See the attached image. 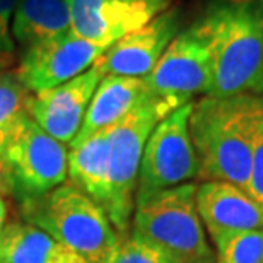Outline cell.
I'll list each match as a JSON object with an SVG mask.
<instances>
[{
  "label": "cell",
  "instance_id": "1",
  "mask_svg": "<svg viewBox=\"0 0 263 263\" xmlns=\"http://www.w3.org/2000/svg\"><path fill=\"white\" fill-rule=\"evenodd\" d=\"M263 117V96H203L193 103L190 135L195 145L202 181H226L246 186L251 152Z\"/></svg>",
  "mask_w": 263,
  "mask_h": 263
},
{
  "label": "cell",
  "instance_id": "2",
  "mask_svg": "<svg viewBox=\"0 0 263 263\" xmlns=\"http://www.w3.org/2000/svg\"><path fill=\"white\" fill-rule=\"evenodd\" d=\"M198 23L212 51L207 96L256 94L263 72V0L214 4Z\"/></svg>",
  "mask_w": 263,
  "mask_h": 263
},
{
  "label": "cell",
  "instance_id": "3",
  "mask_svg": "<svg viewBox=\"0 0 263 263\" xmlns=\"http://www.w3.org/2000/svg\"><path fill=\"white\" fill-rule=\"evenodd\" d=\"M21 212L26 222L43 229L87 263H103L122 238L101 205L73 183L21 203Z\"/></svg>",
  "mask_w": 263,
  "mask_h": 263
},
{
  "label": "cell",
  "instance_id": "4",
  "mask_svg": "<svg viewBox=\"0 0 263 263\" xmlns=\"http://www.w3.org/2000/svg\"><path fill=\"white\" fill-rule=\"evenodd\" d=\"M183 104L181 99L151 94L109 127V202L106 214L117 233L130 234L135 190L145 144L156 125Z\"/></svg>",
  "mask_w": 263,
  "mask_h": 263
},
{
  "label": "cell",
  "instance_id": "5",
  "mask_svg": "<svg viewBox=\"0 0 263 263\" xmlns=\"http://www.w3.org/2000/svg\"><path fill=\"white\" fill-rule=\"evenodd\" d=\"M195 195V183H185L135 205L130 233L156 246L173 263H215Z\"/></svg>",
  "mask_w": 263,
  "mask_h": 263
},
{
  "label": "cell",
  "instance_id": "6",
  "mask_svg": "<svg viewBox=\"0 0 263 263\" xmlns=\"http://www.w3.org/2000/svg\"><path fill=\"white\" fill-rule=\"evenodd\" d=\"M0 164L7 192L24 203L64 185L68 149L24 113L0 147Z\"/></svg>",
  "mask_w": 263,
  "mask_h": 263
},
{
  "label": "cell",
  "instance_id": "7",
  "mask_svg": "<svg viewBox=\"0 0 263 263\" xmlns=\"http://www.w3.org/2000/svg\"><path fill=\"white\" fill-rule=\"evenodd\" d=\"M192 106L193 101L183 104L152 130L140 161L135 205L198 178L200 164L190 135Z\"/></svg>",
  "mask_w": 263,
  "mask_h": 263
},
{
  "label": "cell",
  "instance_id": "8",
  "mask_svg": "<svg viewBox=\"0 0 263 263\" xmlns=\"http://www.w3.org/2000/svg\"><path fill=\"white\" fill-rule=\"evenodd\" d=\"M144 81L156 96L185 103L195 94L207 96L212 87V51L198 21L176 34Z\"/></svg>",
  "mask_w": 263,
  "mask_h": 263
},
{
  "label": "cell",
  "instance_id": "9",
  "mask_svg": "<svg viewBox=\"0 0 263 263\" xmlns=\"http://www.w3.org/2000/svg\"><path fill=\"white\" fill-rule=\"evenodd\" d=\"M108 48L77 36L70 29L26 46L17 77L31 94L46 91L89 70Z\"/></svg>",
  "mask_w": 263,
  "mask_h": 263
},
{
  "label": "cell",
  "instance_id": "10",
  "mask_svg": "<svg viewBox=\"0 0 263 263\" xmlns=\"http://www.w3.org/2000/svg\"><path fill=\"white\" fill-rule=\"evenodd\" d=\"M103 77L104 72L94 64L62 86L29 94L26 111L46 134L70 145L82 127L89 103Z\"/></svg>",
  "mask_w": 263,
  "mask_h": 263
},
{
  "label": "cell",
  "instance_id": "11",
  "mask_svg": "<svg viewBox=\"0 0 263 263\" xmlns=\"http://www.w3.org/2000/svg\"><path fill=\"white\" fill-rule=\"evenodd\" d=\"M173 0H68L70 29L98 45L115 41L142 28L171 7Z\"/></svg>",
  "mask_w": 263,
  "mask_h": 263
},
{
  "label": "cell",
  "instance_id": "12",
  "mask_svg": "<svg viewBox=\"0 0 263 263\" xmlns=\"http://www.w3.org/2000/svg\"><path fill=\"white\" fill-rule=\"evenodd\" d=\"M181 28V10L167 9L151 23L132 31L104 51L96 65L104 76L145 77Z\"/></svg>",
  "mask_w": 263,
  "mask_h": 263
},
{
  "label": "cell",
  "instance_id": "13",
  "mask_svg": "<svg viewBox=\"0 0 263 263\" xmlns=\"http://www.w3.org/2000/svg\"><path fill=\"white\" fill-rule=\"evenodd\" d=\"M197 210L214 246L243 231L263 228V210L243 188L226 181L197 185Z\"/></svg>",
  "mask_w": 263,
  "mask_h": 263
},
{
  "label": "cell",
  "instance_id": "14",
  "mask_svg": "<svg viewBox=\"0 0 263 263\" xmlns=\"http://www.w3.org/2000/svg\"><path fill=\"white\" fill-rule=\"evenodd\" d=\"M151 94L144 77L104 76L89 103L86 118L73 142H81L94 132L111 127Z\"/></svg>",
  "mask_w": 263,
  "mask_h": 263
},
{
  "label": "cell",
  "instance_id": "15",
  "mask_svg": "<svg viewBox=\"0 0 263 263\" xmlns=\"http://www.w3.org/2000/svg\"><path fill=\"white\" fill-rule=\"evenodd\" d=\"M68 176L106 212L109 202V127L70 144Z\"/></svg>",
  "mask_w": 263,
  "mask_h": 263
},
{
  "label": "cell",
  "instance_id": "16",
  "mask_svg": "<svg viewBox=\"0 0 263 263\" xmlns=\"http://www.w3.org/2000/svg\"><path fill=\"white\" fill-rule=\"evenodd\" d=\"M2 263H87L76 251L65 248L48 233L26 222L5 224L0 231Z\"/></svg>",
  "mask_w": 263,
  "mask_h": 263
},
{
  "label": "cell",
  "instance_id": "17",
  "mask_svg": "<svg viewBox=\"0 0 263 263\" xmlns=\"http://www.w3.org/2000/svg\"><path fill=\"white\" fill-rule=\"evenodd\" d=\"M67 31H70L68 0H17L12 21L17 43L29 46Z\"/></svg>",
  "mask_w": 263,
  "mask_h": 263
},
{
  "label": "cell",
  "instance_id": "18",
  "mask_svg": "<svg viewBox=\"0 0 263 263\" xmlns=\"http://www.w3.org/2000/svg\"><path fill=\"white\" fill-rule=\"evenodd\" d=\"M29 91L21 84L17 73L0 72V147L4 145L14 123L23 117Z\"/></svg>",
  "mask_w": 263,
  "mask_h": 263
},
{
  "label": "cell",
  "instance_id": "19",
  "mask_svg": "<svg viewBox=\"0 0 263 263\" xmlns=\"http://www.w3.org/2000/svg\"><path fill=\"white\" fill-rule=\"evenodd\" d=\"M263 228L233 234L215 245V263H261Z\"/></svg>",
  "mask_w": 263,
  "mask_h": 263
},
{
  "label": "cell",
  "instance_id": "20",
  "mask_svg": "<svg viewBox=\"0 0 263 263\" xmlns=\"http://www.w3.org/2000/svg\"><path fill=\"white\" fill-rule=\"evenodd\" d=\"M103 263H173L167 256L149 245L147 241L140 239L139 236L128 234L120 238L118 245L111 250Z\"/></svg>",
  "mask_w": 263,
  "mask_h": 263
},
{
  "label": "cell",
  "instance_id": "21",
  "mask_svg": "<svg viewBox=\"0 0 263 263\" xmlns=\"http://www.w3.org/2000/svg\"><path fill=\"white\" fill-rule=\"evenodd\" d=\"M245 192L260 205L263 210V117L256 130L253 152H251V166L248 183L245 186Z\"/></svg>",
  "mask_w": 263,
  "mask_h": 263
},
{
  "label": "cell",
  "instance_id": "22",
  "mask_svg": "<svg viewBox=\"0 0 263 263\" xmlns=\"http://www.w3.org/2000/svg\"><path fill=\"white\" fill-rule=\"evenodd\" d=\"M17 0H0V67L7 65L14 53L12 21Z\"/></svg>",
  "mask_w": 263,
  "mask_h": 263
},
{
  "label": "cell",
  "instance_id": "23",
  "mask_svg": "<svg viewBox=\"0 0 263 263\" xmlns=\"http://www.w3.org/2000/svg\"><path fill=\"white\" fill-rule=\"evenodd\" d=\"M5 181L2 175V164H0V231L4 229L5 222H7V203H5Z\"/></svg>",
  "mask_w": 263,
  "mask_h": 263
},
{
  "label": "cell",
  "instance_id": "24",
  "mask_svg": "<svg viewBox=\"0 0 263 263\" xmlns=\"http://www.w3.org/2000/svg\"><path fill=\"white\" fill-rule=\"evenodd\" d=\"M256 94H263V72H261V79L258 82V87H256Z\"/></svg>",
  "mask_w": 263,
  "mask_h": 263
},
{
  "label": "cell",
  "instance_id": "25",
  "mask_svg": "<svg viewBox=\"0 0 263 263\" xmlns=\"http://www.w3.org/2000/svg\"><path fill=\"white\" fill-rule=\"evenodd\" d=\"M224 2H245V0H224Z\"/></svg>",
  "mask_w": 263,
  "mask_h": 263
},
{
  "label": "cell",
  "instance_id": "26",
  "mask_svg": "<svg viewBox=\"0 0 263 263\" xmlns=\"http://www.w3.org/2000/svg\"><path fill=\"white\" fill-rule=\"evenodd\" d=\"M0 263H2V261H0Z\"/></svg>",
  "mask_w": 263,
  "mask_h": 263
},
{
  "label": "cell",
  "instance_id": "27",
  "mask_svg": "<svg viewBox=\"0 0 263 263\" xmlns=\"http://www.w3.org/2000/svg\"><path fill=\"white\" fill-rule=\"evenodd\" d=\"M261 263H263V261H261Z\"/></svg>",
  "mask_w": 263,
  "mask_h": 263
}]
</instances>
